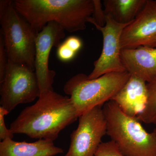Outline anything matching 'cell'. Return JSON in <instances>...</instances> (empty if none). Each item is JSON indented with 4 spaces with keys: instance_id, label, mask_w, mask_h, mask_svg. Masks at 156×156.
Returning <instances> with one entry per match:
<instances>
[{
    "instance_id": "cell-18",
    "label": "cell",
    "mask_w": 156,
    "mask_h": 156,
    "mask_svg": "<svg viewBox=\"0 0 156 156\" xmlns=\"http://www.w3.org/2000/svg\"><path fill=\"white\" fill-rule=\"evenodd\" d=\"M9 64V58L6 51L2 35L0 33V83L3 81Z\"/></svg>"
},
{
    "instance_id": "cell-4",
    "label": "cell",
    "mask_w": 156,
    "mask_h": 156,
    "mask_svg": "<svg viewBox=\"0 0 156 156\" xmlns=\"http://www.w3.org/2000/svg\"><path fill=\"white\" fill-rule=\"evenodd\" d=\"M131 75L128 71L105 74L96 79L79 73L65 84L63 91L69 95L79 116L111 100L122 89Z\"/></svg>"
},
{
    "instance_id": "cell-12",
    "label": "cell",
    "mask_w": 156,
    "mask_h": 156,
    "mask_svg": "<svg viewBox=\"0 0 156 156\" xmlns=\"http://www.w3.org/2000/svg\"><path fill=\"white\" fill-rule=\"evenodd\" d=\"M147 99V84L131 75L124 87L112 98L126 115L136 118L144 109Z\"/></svg>"
},
{
    "instance_id": "cell-9",
    "label": "cell",
    "mask_w": 156,
    "mask_h": 156,
    "mask_svg": "<svg viewBox=\"0 0 156 156\" xmlns=\"http://www.w3.org/2000/svg\"><path fill=\"white\" fill-rule=\"evenodd\" d=\"M65 31L64 29L58 23L51 22L37 34L35 72L38 82L40 95L53 90L52 86L56 73L49 69V57L52 48H58L61 44V40L65 37Z\"/></svg>"
},
{
    "instance_id": "cell-20",
    "label": "cell",
    "mask_w": 156,
    "mask_h": 156,
    "mask_svg": "<svg viewBox=\"0 0 156 156\" xmlns=\"http://www.w3.org/2000/svg\"><path fill=\"white\" fill-rule=\"evenodd\" d=\"M76 53L69 48L64 42L57 48V56L58 59L63 62H68L74 58Z\"/></svg>"
},
{
    "instance_id": "cell-14",
    "label": "cell",
    "mask_w": 156,
    "mask_h": 156,
    "mask_svg": "<svg viewBox=\"0 0 156 156\" xmlns=\"http://www.w3.org/2000/svg\"><path fill=\"white\" fill-rule=\"evenodd\" d=\"M147 0H105L104 11L116 22L131 23L146 4Z\"/></svg>"
},
{
    "instance_id": "cell-11",
    "label": "cell",
    "mask_w": 156,
    "mask_h": 156,
    "mask_svg": "<svg viewBox=\"0 0 156 156\" xmlns=\"http://www.w3.org/2000/svg\"><path fill=\"white\" fill-rule=\"evenodd\" d=\"M121 58L126 71L146 82L156 80V48L140 46L122 49Z\"/></svg>"
},
{
    "instance_id": "cell-15",
    "label": "cell",
    "mask_w": 156,
    "mask_h": 156,
    "mask_svg": "<svg viewBox=\"0 0 156 156\" xmlns=\"http://www.w3.org/2000/svg\"><path fill=\"white\" fill-rule=\"evenodd\" d=\"M147 99L145 107L136 118L147 124L156 125V80L147 84Z\"/></svg>"
},
{
    "instance_id": "cell-22",
    "label": "cell",
    "mask_w": 156,
    "mask_h": 156,
    "mask_svg": "<svg viewBox=\"0 0 156 156\" xmlns=\"http://www.w3.org/2000/svg\"></svg>"
},
{
    "instance_id": "cell-17",
    "label": "cell",
    "mask_w": 156,
    "mask_h": 156,
    "mask_svg": "<svg viewBox=\"0 0 156 156\" xmlns=\"http://www.w3.org/2000/svg\"><path fill=\"white\" fill-rule=\"evenodd\" d=\"M94 10L88 22L104 27L106 24V15L100 0H93Z\"/></svg>"
},
{
    "instance_id": "cell-21",
    "label": "cell",
    "mask_w": 156,
    "mask_h": 156,
    "mask_svg": "<svg viewBox=\"0 0 156 156\" xmlns=\"http://www.w3.org/2000/svg\"><path fill=\"white\" fill-rule=\"evenodd\" d=\"M66 45L74 51L77 53L82 47V41L76 36H70L66 39L64 41Z\"/></svg>"
},
{
    "instance_id": "cell-7",
    "label": "cell",
    "mask_w": 156,
    "mask_h": 156,
    "mask_svg": "<svg viewBox=\"0 0 156 156\" xmlns=\"http://www.w3.org/2000/svg\"><path fill=\"white\" fill-rule=\"evenodd\" d=\"M102 105L85 112L79 118L77 128L70 135V143L64 156H95L107 134V122Z\"/></svg>"
},
{
    "instance_id": "cell-8",
    "label": "cell",
    "mask_w": 156,
    "mask_h": 156,
    "mask_svg": "<svg viewBox=\"0 0 156 156\" xmlns=\"http://www.w3.org/2000/svg\"><path fill=\"white\" fill-rule=\"evenodd\" d=\"M130 23H119L106 15L104 26L93 24L102 34L103 48L99 58L94 62V69L88 76L89 79H96L108 73L126 71L121 58V38L123 30Z\"/></svg>"
},
{
    "instance_id": "cell-6",
    "label": "cell",
    "mask_w": 156,
    "mask_h": 156,
    "mask_svg": "<svg viewBox=\"0 0 156 156\" xmlns=\"http://www.w3.org/2000/svg\"><path fill=\"white\" fill-rule=\"evenodd\" d=\"M1 83V106L9 113L20 104L32 102L40 95L34 70L9 61L5 74Z\"/></svg>"
},
{
    "instance_id": "cell-16",
    "label": "cell",
    "mask_w": 156,
    "mask_h": 156,
    "mask_svg": "<svg viewBox=\"0 0 156 156\" xmlns=\"http://www.w3.org/2000/svg\"><path fill=\"white\" fill-rule=\"evenodd\" d=\"M95 156H125L114 141L101 142L95 152Z\"/></svg>"
},
{
    "instance_id": "cell-2",
    "label": "cell",
    "mask_w": 156,
    "mask_h": 156,
    "mask_svg": "<svg viewBox=\"0 0 156 156\" xmlns=\"http://www.w3.org/2000/svg\"><path fill=\"white\" fill-rule=\"evenodd\" d=\"M14 4L37 34L51 22L69 32L85 30L94 10L93 0H15Z\"/></svg>"
},
{
    "instance_id": "cell-19",
    "label": "cell",
    "mask_w": 156,
    "mask_h": 156,
    "mask_svg": "<svg viewBox=\"0 0 156 156\" xmlns=\"http://www.w3.org/2000/svg\"><path fill=\"white\" fill-rule=\"evenodd\" d=\"M9 112L2 106H0V139L1 140L11 138L13 139L14 134L11 132L10 128L8 129L5 123V116Z\"/></svg>"
},
{
    "instance_id": "cell-10",
    "label": "cell",
    "mask_w": 156,
    "mask_h": 156,
    "mask_svg": "<svg viewBox=\"0 0 156 156\" xmlns=\"http://www.w3.org/2000/svg\"><path fill=\"white\" fill-rule=\"evenodd\" d=\"M143 46L156 48V0H147L142 11L121 36L122 50Z\"/></svg>"
},
{
    "instance_id": "cell-1",
    "label": "cell",
    "mask_w": 156,
    "mask_h": 156,
    "mask_svg": "<svg viewBox=\"0 0 156 156\" xmlns=\"http://www.w3.org/2000/svg\"><path fill=\"white\" fill-rule=\"evenodd\" d=\"M79 117L69 96L50 90L41 94L35 103L23 109L10 129L14 134L54 141Z\"/></svg>"
},
{
    "instance_id": "cell-13",
    "label": "cell",
    "mask_w": 156,
    "mask_h": 156,
    "mask_svg": "<svg viewBox=\"0 0 156 156\" xmlns=\"http://www.w3.org/2000/svg\"><path fill=\"white\" fill-rule=\"evenodd\" d=\"M63 152L53 141L48 140L28 143L7 138L0 142V156H54Z\"/></svg>"
},
{
    "instance_id": "cell-3",
    "label": "cell",
    "mask_w": 156,
    "mask_h": 156,
    "mask_svg": "<svg viewBox=\"0 0 156 156\" xmlns=\"http://www.w3.org/2000/svg\"><path fill=\"white\" fill-rule=\"evenodd\" d=\"M107 134L125 156H156V128L148 132L136 118L129 116L114 101L103 108Z\"/></svg>"
},
{
    "instance_id": "cell-5",
    "label": "cell",
    "mask_w": 156,
    "mask_h": 156,
    "mask_svg": "<svg viewBox=\"0 0 156 156\" xmlns=\"http://www.w3.org/2000/svg\"><path fill=\"white\" fill-rule=\"evenodd\" d=\"M0 24L9 61L35 70L37 34L16 11L14 1H0Z\"/></svg>"
}]
</instances>
